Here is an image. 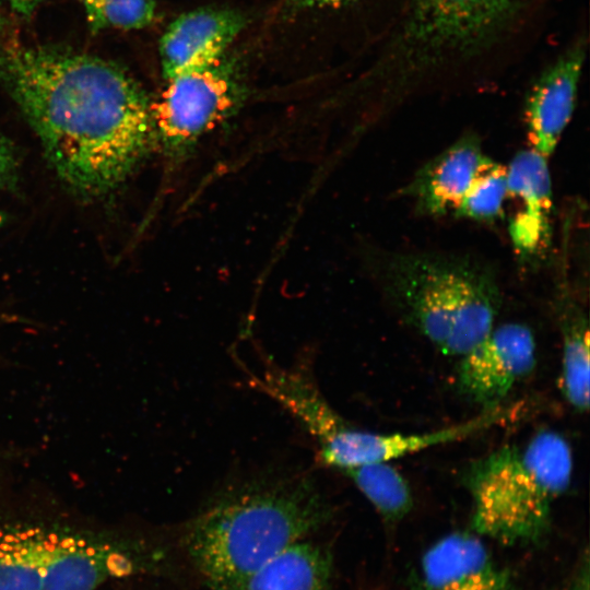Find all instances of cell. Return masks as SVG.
<instances>
[{"label": "cell", "instance_id": "6da1fadb", "mask_svg": "<svg viewBox=\"0 0 590 590\" xmlns=\"http://www.w3.org/2000/svg\"><path fill=\"white\" fill-rule=\"evenodd\" d=\"M0 81L66 186L99 197L123 182L156 145L141 85L110 61L66 49L7 45Z\"/></svg>", "mask_w": 590, "mask_h": 590}, {"label": "cell", "instance_id": "7a4b0ae2", "mask_svg": "<svg viewBox=\"0 0 590 590\" xmlns=\"http://www.w3.org/2000/svg\"><path fill=\"white\" fill-rule=\"evenodd\" d=\"M330 518V506L303 476L231 487L186 526L184 551L209 590H244L250 578Z\"/></svg>", "mask_w": 590, "mask_h": 590}, {"label": "cell", "instance_id": "3957f363", "mask_svg": "<svg viewBox=\"0 0 590 590\" xmlns=\"http://www.w3.org/2000/svg\"><path fill=\"white\" fill-rule=\"evenodd\" d=\"M384 288L404 321L445 355L462 356L495 327L502 294L485 264L468 256H389Z\"/></svg>", "mask_w": 590, "mask_h": 590}, {"label": "cell", "instance_id": "277c9868", "mask_svg": "<svg viewBox=\"0 0 590 590\" xmlns=\"http://www.w3.org/2000/svg\"><path fill=\"white\" fill-rule=\"evenodd\" d=\"M573 470L569 442L550 428L470 462L461 482L472 499L473 530L510 545L536 541L547 531Z\"/></svg>", "mask_w": 590, "mask_h": 590}, {"label": "cell", "instance_id": "5b68a950", "mask_svg": "<svg viewBox=\"0 0 590 590\" xmlns=\"http://www.w3.org/2000/svg\"><path fill=\"white\" fill-rule=\"evenodd\" d=\"M530 0H409L390 70L425 73L469 59L494 44Z\"/></svg>", "mask_w": 590, "mask_h": 590}, {"label": "cell", "instance_id": "8992f818", "mask_svg": "<svg viewBox=\"0 0 590 590\" xmlns=\"http://www.w3.org/2000/svg\"><path fill=\"white\" fill-rule=\"evenodd\" d=\"M239 103V87L220 62L167 79L151 104L156 144L172 162L179 163Z\"/></svg>", "mask_w": 590, "mask_h": 590}, {"label": "cell", "instance_id": "52a82bcc", "mask_svg": "<svg viewBox=\"0 0 590 590\" xmlns=\"http://www.w3.org/2000/svg\"><path fill=\"white\" fill-rule=\"evenodd\" d=\"M536 363L531 329L520 322L494 327L476 345L460 356L459 391L482 411L502 406L512 389Z\"/></svg>", "mask_w": 590, "mask_h": 590}, {"label": "cell", "instance_id": "ba28073f", "mask_svg": "<svg viewBox=\"0 0 590 590\" xmlns=\"http://www.w3.org/2000/svg\"><path fill=\"white\" fill-rule=\"evenodd\" d=\"M507 168L508 232L517 253L535 257L551 239L553 190L547 157L532 148L519 151Z\"/></svg>", "mask_w": 590, "mask_h": 590}, {"label": "cell", "instance_id": "9c48e42d", "mask_svg": "<svg viewBox=\"0 0 590 590\" xmlns=\"http://www.w3.org/2000/svg\"><path fill=\"white\" fill-rule=\"evenodd\" d=\"M579 42L543 70L531 85L524 104V121L531 148L548 157L573 116L585 64Z\"/></svg>", "mask_w": 590, "mask_h": 590}, {"label": "cell", "instance_id": "30bf717a", "mask_svg": "<svg viewBox=\"0 0 590 590\" xmlns=\"http://www.w3.org/2000/svg\"><path fill=\"white\" fill-rule=\"evenodd\" d=\"M245 25L244 15L232 9L202 8L179 15L160 42L165 80L220 62Z\"/></svg>", "mask_w": 590, "mask_h": 590}, {"label": "cell", "instance_id": "8fae6325", "mask_svg": "<svg viewBox=\"0 0 590 590\" xmlns=\"http://www.w3.org/2000/svg\"><path fill=\"white\" fill-rule=\"evenodd\" d=\"M418 590H510V579L477 533L456 531L422 555Z\"/></svg>", "mask_w": 590, "mask_h": 590}, {"label": "cell", "instance_id": "7c38bea8", "mask_svg": "<svg viewBox=\"0 0 590 590\" xmlns=\"http://www.w3.org/2000/svg\"><path fill=\"white\" fill-rule=\"evenodd\" d=\"M248 385L271 397L288 411L316 440L322 461L351 425L324 399L309 368H282L267 364L260 373L246 369Z\"/></svg>", "mask_w": 590, "mask_h": 590}, {"label": "cell", "instance_id": "4fadbf2b", "mask_svg": "<svg viewBox=\"0 0 590 590\" xmlns=\"http://www.w3.org/2000/svg\"><path fill=\"white\" fill-rule=\"evenodd\" d=\"M486 158L480 139L465 133L421 167L402 193L422 214L455 212Z\"/></svg>", "mask_w": 590, "mask_h": 590}, {"label": "cell", "instance_id": "5bb4252c", "mask_svg": "<svg viewBox=\"0 0 590 590\" xmlns=\"http://www.w3.org/2000/svg\"><path fill=\"white\" fill-rule=\"evenodd\" d=\"M331 571L329 552L300 541L257 571L244 590H328Z\"/></svg>", "mask_w": 590, "mask_h": 590}, {"label": "cell", "instance_id": "9a60e30c", "mask_svg": "<svg viewBox=\"0 0 590 590\" xmlns=\"http://www.w3.org/2000/svg\"><path fill=\"white\" fill-rule=\"evenodd\" d=\"M558 324L562 335L559 386L566 402L577 412L589 410V321L582 308L562 298Z\"/></svg>", "mask_w": 590, "mask_h": 590}, {"label": "cell", "instance_id": "2e32d148", "mask_svg": "<svg viewBox=\"0 0 590 590\" xmlns=\"http://www.w3.org/2000/svg\"><path fill=\"white\" fill-rule=\"evenodd\" d=\"M342 472L387 522H398L412 510L411 487L390 462L363 464Z\"/></svg>", "mask_w": 590, "mask_h": 590}, {"label": "cell", "instance_id": "e0dca14e", "mask_svg": "<svg viewBox=\"0 0 590 590\" xmlns=\"http://www.w3.org/2000/svg\"><path fill=\"white\" fill-rule=\"evenodd\" d=\"M507 202V168L487 157L455 215L481 223H495L504 217Z\"/></svg>", "mask_w": 590, "mask_h": 590}, {"label": "cell", "instance_id": "ac0fdd59", "mask_svg": "<svg viewBox=\"0 0 590 590\" xmlns=\"http://www.w3.org/2000/svg\"><path fill=\"white\" fill-rule=\"evenodd\" d=\"M87 22L95 32L118 28L138 30L152 23L154 0H80Z\"/></svg>", "mask_w": 590, "mask_h": 590}, {"label": "cell", "instance_id": "d6986e66", "mask_svg": "<svg viewBox=\"0 0 590 590\" xmlns=\"http://www.w3.org/2000/svg\"><path fill=\"white\" fill-rule=\"evenodd\" d=\"M16 175V158L9 140L0 135V189L13 182Z\"/></svg>", "mask_w": 590, "mask_h": 590}, {"label": "cell", "instance_id": "ffe728a7", "mask_svg": "<svg viewBox=\"0 0 590 590\" xmlns=\"http://www.w3.org/2000/svg\"><path fill=\"white\" fill-rule=\"evenodd\" d=\"M10 8L24 16H30L43 0H3Z\"/></svg>", "mask_w": 590, "mask_h": 590}, {"label": "cell", "instance_id": "44dd1931", "mask_svg": "<svg viewBox=\"0 0 590 590\" xmlns=\"http://www.w3.org/2000/svg\"><path fill=\"white\" fill-rule=\"evenodd\" d=\"M302 4L306 5H319V7H329V5H339L344 4L355 0H296Z\"/></svg>", "mask_w": 590, "mask_h": 590}, {"label": "cell", "instance_id": "7402d4cb", "mask_svg": "<svg viewBox=\"0 0 590 590\" xmlns=\"http://www.w3.org/2000/svg\"><path fill=\"white\" fill-rule=\"evenodd\" d=\"M3 222V215L0 213V225Z\"/></svg>", "mask_w": 590, "mask_h": 590}, {"label": "cell", "instance_id": "603a6c76", "mask_svg": "<svg viewBox=\"0 0 590 590\" xmlns=\"http://www.w3.org/2000/svg\"><path fill=\"white\" fill-rule=\"evenodd\" d=\"M0 26H1V16H0Z\"/></svg>", "mask_w": 590, "mask_h": 590}]
</instances>
